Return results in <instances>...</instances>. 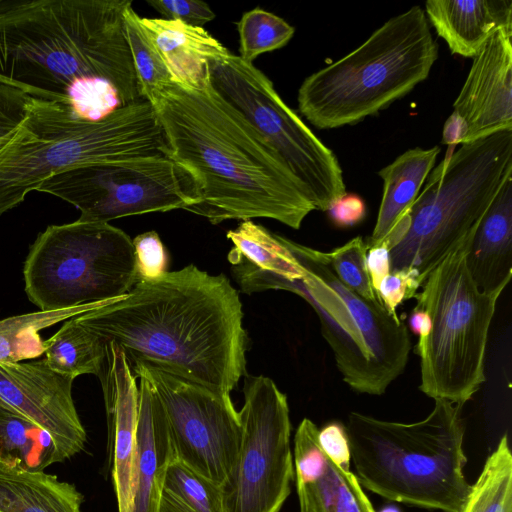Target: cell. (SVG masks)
I'll return each mask as SVG.
<instances>
[{
  "mask_svg": "<svg viewBox=\"0 0 512 512\" xmlns=\"http://www.w3.org/2000/svg\"><path fill=\"white\" fill-rule=\"evenodd\" d=\"M233 247L228 254L232 273L246 294L282 290L304 276V268L285 243V237L272 233L252 220L242 221L227 232Z\"/></svg>",
  "mask_w": 512,
  "mask_h": 512,
  "instance_id": "d6986e66",
  "label": "cell"
},
{
  "mask_svg": "<svg viewBox=\"0 0 512 512\" xmlns=\"http://www.w3.org/2000/svg\"><path fill=\"white\" fill-rule=\"evenodd\" d=\"M170 157L152 104L123 106L99 122L73 116L60 103L33 98L23 122L0 141V215L43 181L90 164Z\"/></svg>",
  "mask_w": 512,
  "mask_h": 512,
  "instance_id": "5b68a950",
  "label": "cell"
},
{
  "mask_svg": "<svg viewBox=\"0 0 512 512\" xmlns=\"http://www.w3.org/2000/svg\"><path fill=\"white\" fill-rule=\"evenodd\" d=\"M367 251L366 242L357 236L326 253L332 270L345 286L367 300L380 301L369 276Z\"/></svg>",
  "mask_w": 512,
  "mask_h": 512,
  "instance_id": "d6a6232c",
  "label": "cell"
},
{
  "mask_svg": "<svg viewBox=\"0 0 512 512\" xmlns=\"http://www.w3.org/2000/svg\"><path fill=\"white\" fill-rule=\"evenodd\" d=\"M318 441L332 461L350 468V449L344 424L338 421L326 424L318 431Z\"/></svg>",
  "mask_w": 512,
  "mask_h": 512,
  "instance_id": "74e56055",
  "label": "cell"
},
{
  "mask_svg": "<svg viewBox=\"0 0 512 512\" xmlns=\"http://www.w3.org/2000/svg\"><path fill=\"white\" fill-rule=\"evenodd\" d=\"M440 152L439 146L409 149L378 172L383 194L368 248L385 245L390 250L404 236L411 208Z\"/></svg>",
  "mask_w": 512,
  "mask_h": 512,
  "instance_id": "44dd1931",
  "label": "cell"
},
{
  "mask_svg": "<svg viewBox=\"0 0 512 512\" xmlns=\"http://www.w3.org/2000/svg\"><path fill=\"white\" fill-rule=\"evenodd\" d=\"M213 89L264 138L303 184L315 210L328 211L346 194L343 172L328 148L253 64L231 52L209 64Z\"/></svg>",
  "mask_w": 512,
  "mask_h": 512,
  "instance_id": "8fae6325",
  "label": "cell"
},
{
  "mask_svg": "<svg viewBox=\"0 0 512 512\" xmlns=\"http://www.w3.org/2000/svg\"><path fill=\"white\" fill-rule=\"evenodd\" d=\"M437 58L425 12L413 6L355 50L308 76L298 90L299 111L320 129L358 123L424 81Z\"/></svg>",
  "mask_w": 512,
  "mask_h": 512,
  "instance_id": "8992f818",
  "label": "cell"
},
{
  "mask_svg": "<svg viewBox=\"0 0 512 512\" xmlns=\"http://www.w3.org/2000/svg\"><path fill=\"white\" fill-rule=\"evenodd\" d=\"M156 512H224L221 486L174 458L163 476Z\"/></svg>",
  "mask_w": 512,
  "mask_h": 512,
  "instance_id": "f1b7e54d",
  "label": "cell"
},
{
  "mask_svg": "<svg viewBox=\"0 0 512 512\" xmlns=\"http://www.w3.org/2000/svg\"><path fill=\"white\" fill-rule=\"evenodd\" d=\"M379 512H402L401 509L395 505H387L382 508Z\"/></svg>",
  "mask_w": 512,
  "mask_h": 512,
  "instance_id": "b9f144b4",
  "label": "cell"
},
{
  "mask_svg": "<svg viewBox=\"0 0 512 512\" xmlns=\"http://www.w3.org/2000/svg\"><path fill=\"white\" fill-rule=\"evenodd\" d=\"M239 293L223 275L195 265L134 284L76 320L130 367L146 364L230 394L246 372L247 334Z\"/></svg>",
  "mask_w": 512,
  "mask_h": 512,
  "instance_id": "7a4b0ae2",
  "label": "cell"
},
{
  "mask_svg": "<svg viewBox=\"0 0 512 512\" xmlns=\"http://www.w3.org/2000/svg\"><path fill=\"white\" fill-rule=\"evenodd\" d=\"M451 53L473 58L498 28H512L510 0H429L424 9Z\"/></svg>",
  "mask_w": 512,
  "mask_h": 512,
  "instance_id": "603a6c76",
  "label": "cell"
},
{
  "mask_svg": "<svg viewBox=\"0 0 512 512\" xmlns=\"http://www.w3.org/2000/svg\"><path fill=\"white\" fill-rule=\"evenodd\" d=\"M463 406L435 400L428 416L402 423L351 412L344 424L360 485L382 498L442 512H460L466 480Z\"/></svg>",
  "mask_w": 512,
  "mask_h": 512,
  "instance_id": "277c9868",
  "label": "cell"
},
{
  "mask_svg": "<svg viewBox=\"0 0 512 512\" xmlns=\"http://www.w3.org/2000/svg\"><path fill=\"white\" fill-rule=\"evenodd\" d=\"M477 224L414 296L415 308L426 311L430 318L429 334L415 350L421 359L419 389L434 400L461 406L486 380L488 334L503 292L481 291L468 270L466 256Z\"/></svg>",
  "mask_w": 512,
  "mask_h": 512,
  "instance_id": "9c48e42d",
  "label": "cell"
},
{
  "mask_svg": "<svg viewBox=\"0 0 512 512\" xmlns=\"http://www.w3.org/2000/svg\"><path fill=\"white\" fill-rule=\"evenodd\" d=\"M0 462L29 471L61 463L50 435L0 401Z\"/></svg>",
  "mask_w": 512,
  "mask_h": 512,
  "instance_id": "484cf974",
  "label": "cell"
},
{
  "mask_svg": "<svg viewBox=\"0 0 512 512\" xmlns=\"http://www.w3.org/2000/svg\"><path fill=\"white\" fill-rule=\"evenodd\" d=\"M241 440L221 486L224 512H280L295 479L286 395L265 376H247Z\"/></svg>",
  "mask_w": 512,
  "mask_h": 512,
  "instance_id": "4fadbf2b",
  "label": "cell"
},
{
  "mask_svg": "<svg viewBox=\"0 0 512 512\" xmlns=\"http://www.w3.org/2000/svg\"><path fill=\"white\" fill-rule=\"evenodd\" d=\"M454 148L433 167L406 233L389 250L391 272H408L418 288L475 227L512 172V129Z\"/></svg>",
  "mask_w": 512,
  "mask_h": 512,
  "instance_id": "52a82bcc",
  "label": "cell"
},
{
  "mask_svg": "<svg viewBox=\"0 0 512 512\" xmlns=\"http://www.w3.org/2000/svg\"><path fill=\"white\" fill-rule=\"evenodd\" d=\"M366 262L372 286L377 291L380 282L391 272L389 249L385 245L368 248Z\"/></svg>",
  "mask_w": 512,
  "mask_h": 512,
  "instance_id": "ab89813d",
  "label": "cell"
},
{
  "mask_svg": "<svg viewBox=\"0 0 512 512\" xmlns=\"http://www.w3.org/2000/svg\"><path fill=\"white\" fill-rule=\"evenodd\" d=\"M327 212L336 226L350 227L364 219L366 206L359 196L345 194Z\"/></svg>",
  "mask_w": 512,
  "mask_h": 512,
  "instance_id": "f35d334b",
  "label": "cell"
},
{
  "mask_svg": "<svg viewBox=\"0 0 512 512\" xmlns=\"http://www.w3.org/2000/svg\"><path fill=\"white\" fill-rule=\"evenodd\" d=\"M512 28H498L472 58L453 104L460 145L512 129Z\"/></svg>",
  "mask_w": 512,
  "mask_h": 512,
  "instance_id": "2e32d148",
  "label": "cell"
},
{
  "mask_svg": "<svg viewBox=\"0 0 512 512\" xmlns=\"http://www.w3.org/2000/svg\"><path fill=\"white\" fill-rule=\"evenodd\" d=\"M285 243L304 276L282 290L297 294L313 308L343 381L358 393L382 395L407 365V325L380 301L367 300L345 286L326 252L286 237Z\"/></svg>",
  "mask_w": 512,
  "mask_h": 512,
  "instance_id": "ba28073f",
  "label": "cell"
},
{
  "mask_svg": "<svg viewBox=\"0 0 512 512\" xmlns=\"http://www.w3.org/2000/svg\"><path fill=\"white\" fill-rule=\"evenodd\" d=\"M124 23L139 97L152 103L160 90L172 81L171 74L132 5L124 12Z\"/></svg>",
  "mask_w": 512,
  "mask_h": 512,
  "instance_id": "4dcf8cb0",
  "label": "cell"
},
{
  "mask_svg": "<svg viewBox=\"0 0 512 512\" xmlns=\"http://www.w3.org/2000/svg\"><path fill=\"white\" fill-rule=\"evenodd\" d=\"M23 276L42 311L115 300L137 282L132 239L105 222L50 225L30 246Z\"/></svg>",
  "mask_w": 512,
  "mask_h": 512,
  "instance_id": "30bf717a",
  "label": "cell"
},
{
  "mask_svg": "<svg viewBox=\"0 0 512 512\" xmlns=\"http://www.w3.org/2000/svg\"><path fill=\"white\" fill-rule=\"evenodd\" d=\"M1 512V511H0Z\"/></svg>",
  "mask_w": 512,
  "mask_h": 512,
  "instance_id": "7bdbcfd3",
  "label": "cell"
},
{
  "mask_svg": "<svg viewBox=\"0 0 512 512\" xmlns=\"http://www.w3.org/2000/svg\"><path fill=\"white\" fill-rule=\"evenodd\" d=\"M138 385V421L132 512H156L163 476L176 458L162 406L143 377Z\"/></svg>",
  "mask_w": 512,
  "mask_h": 512,
  "instance_id": "ffe728a7",
  "label": "cell"
},
{
  "mask_svg": "<svg viewBox=\"0 0 512 512\" xmlns=\"http://www.w3.org/2000/svg\"><path fill=\"white\" fill-rule=\"evenodd\" d=\"M147 3L164 16V19L181 21L194 27L204 25L215 18L209 5L197 0H147Z\"/></svg>",
  "mask_w": 512,
  "mask_h": 512,
  "instance_id": "d590c367",
  "label": "cell"
},
{
  "mask_svg": "<svg viewBox=\"0 0 512 512\" xmlns=\"http://www.w3.org/2000/svg\"><path fill=\"white\" fill-rule=\"evenodd\" d=\"M134 377L147 380L166 418L175 456L219 486L236 462L241 421L230 398L159 368L137 364Z\"/></svg>",
  "mask_w": 512,
  "mask_h": 512,
  "instance_id": "5bb4252c",
  "label": "cell"
},
{
  "mask_svg": "<svg viewBox=\"0 0 512 512\" xmlns=\"http://www.w3.org/2000/svg\"><path fill=\"white\" fill-rule=\"evenodd\" d=\"M466 264L483 292L504 291L512 278V172L501 183L494 199L471 237Z\"/></svg>",
  "mask_w": 512,
  "mask_h": 512,
  "instance_id": "7402d4cb",
  "label": "cell"
},
{
  "mask_svg": "<svg viewBox=\"0 0 512 512\" xmlns=\"http://www.w3.org/2000/svg\"><path fill=\"white\" fill-rule=\"evenodd\" d=\"M132 244L137 282L156 279L167 272L168 254L157 232L139 234Z\"/></svg>",
  "mask_w": 512,
  "mask_h": 512,
  "instance_id": "836d02e7",
  "label": "cell"
},
{
  "mask_svg": "<svg viewBox=\"0 0 512 512\" xmlns=\"http://www.w3.org/2000/svg\"><path fill=\"white\" fill-rule=\"evenodd\" d=\"M36 191L72 204L84 222L109 223L175 209L190 212L199 201L192 179L170 157L76 166L52 175Z\"/></svg>",
  "mask_w": 512,
  "mask_h": 512,
  "instance_id": "7c38bea8",
  "label": "cell"
},
{
  "mask_svg": "<svg viewBox=\"0 0 512 512\" xmlns=\"http://www.w3.org/2000/svg\"><path fill=\"white\" fill-rule=\"evenodd\" d=\"M74 379L45 358L0 363V401L46 431L64 462L83 450L86 431L72 397Z\"/></svg>",
  "mask_w": 512,
  "mask_h": 512,
  "instance_id": "9a60e30c",
  "label": "cell"
},
{
  "mask_svg": "<svg viewBox=\"0 0 512 512\" xmlns=\"http://www.w3.org/2000/svg\"><path fill=\"white\" fill-rule=\"evenodd\" d=\"M170 158L192 179L190 211L212 224L269 218L299 229L315 210L303 184L256 129L212 87L171 81L151 103Z\"/></svg>",
  "mask_w": 512,
  "mask_h": 512,
  "instance_id": "3957f363",
  "label": "cell"
},
{
  "mask_svg": "<svg viewBox=\"0 0 512 512\" xmlns=\"http://www.w3.org/2000/svg\"><path fill=\"white\" fill-rule=\"evenodd\" d=\"M171 74L172 81L197 87L209 73V64L230 51L204 27L181 21L141 17Z\"/></svg>",
  "mask_w": 512,
  "mask_h": 512,
  "instance_id": "cb8c5ba5",
  "label": "cell"
},
{
  "mask_svg": "<svg viewBox=\"0 0 512 512\" xmlns=\"http://www.w3.org/2000/svg\"><path fill=\"white\" fill-rule=\"evenodd\" d=\"M237 29L239 58L250 64L263 53L284 47L295 32L284 19L258 7L242 15Z\"/></svg>",
  "mask_w": 512,
  "mask_h": 512,
  "instance_id": "1f68e13d",
  "label": "cell"
},
{
  "mask_svg": "<svg viewBox=\"0 0 512 512\" xmlns=\"http://www.w3.org/2000/svg\"><path fill=\"white\" fill-rule=\"evenodd\" d=\"M115 300L60 310H40L0 320V363L27 361L42 356L46 347L45 340L39 334L41 330Z\"/></svg>",
  "mask_w": 512,
  "mask_h": 512,
  "instance_id": "4316f807",
  "label": "cell"
},
{
  "mask_svg": "<svg viewBox=\"0 0 512 512\" xmlns=\"http://www.w3.org/2000/svg\"><path fill=\"white\" fill-rule=\"evenodd\" d=\"M32 99L19 87L0 80V141L23 122Z\"/></svg>",
  "mask_w": 512,
  "mask_h": 512,
  "instance_id": "e575fe53",
  "label": "cell"
},
{
  "mask_svg": "<svg viewBox=\"0 0 512 512\" xmlns=\"http://www.w3.org/2000/svg\"><path fill=\"white\" fill-rule=\"evenodd\" d=\"M416 283L406 271H392L380 282L377 296L384 308L393 316H397L396 309L404 301L418 292Z\"/></svg>",
  "mask_w": 512,
  "mask_h": 512,
  "instance_id": "8d00e7d4",
  "label": "cell"
},
{
  "mask_svg": "<svg viewBox=\"0 0 512 512\" xmlns=\"http://www.w3.org/2000/svg\"><path fill=\"white\" fill-rule=\"evenodd\" d=\"M48 366L73 379L84 374L98 376L101 372L106 344L74 317L64 321L60 329L45 340Z\"/></svg>",
  "mask_w": 512,
  "mask_h": 512,
  "instance_id": "83f0119b",
  "label": "cell"
},
{
  "mask_svg": "<svg viewBox=\"0 0 512 512\" xmlns=\"http://www.w3.org/2000/svg\"><path fill=\"white\" fill-rule=\"evenodd\" d=\"M408 327L418 336V343L424 341L430 330V318L427 312L414 308L408 318Z\"/></svg>",
  "mask_w": 512,
  "mask_h": 512,
  "instance_id": "60d3db41",
  "label": "cell"
},
{
  "mask_svg": "<svg viewBox=\"0 0 512 512\" xmlns=\"http://www.w3.org/2000/svg\"><path fill=\"white\" fill-rule=\"evenodd\" d=\"M83 500L74 484L55 475L0 462L1 512H82Z\"/></svg>",
  "mask_w": 512,
  "mask_h": 512,
  "instance_id": "d4e9b609",
  "label": "cell"
},
{
  "mask_svg": "<svg viewBox=\"0 0 512 512\" xmlns=\"http://www.w3.org/2000/svg\"><path fill=\"white\" fill-rule=\"evenodd\" d=\"M317 425L304 418L294 436L299 512H376L350 468L332 461L318 441Z\"/></svg>",
  "mask_w": 512,
  "mask_h": 512,
  "instance_id": "ac0fdd59",
  "label": "cell"
},
{
  "mask_svg": "<svg viewBox=\"0 0 512 512\" xmlns=\"http://www.w3.org/2000/svg\"><path fill=\"white\" fill-rule=\"evenodd\" d=\"M98 377L107 415L108 452L118 512H132L138 385L124 353L113 342L106 344Z\"/></svg>",
  "mask_w": 512,
  "mask_h": 512,
  "instance_id": "e0dca14e",
  "label": "cell"
},
{
  "mask_svg": "<svg viewBox=\"0 0 512 512\" xmlns=\"http://www.w3.org/2000/svg\"><path fill=\"white\" fill-rule=\"evenodd\" d=\"M131 0H0V80L99 122L138 99Z\"/></svg>",
  "mask_w": 512,
  "mask_h": 512,
  "instance_id": "6da1fadb",
  "label": "cell"
},
{
  "mask_svg": "<svg viewBox=\"0 0 512 512\" xmlns=\"http://www.w3.org/2000/svg\"><path fill=\"white\" fill-rule=\"evenodd\" d=\"M460 512H512V453L507 434L486 459Z\"/></svg>",
  "mask_w": 512,
  "mask_h": 512,
  "instance_id": "f546056e",
  "label": "cell"
}]
</instances>
